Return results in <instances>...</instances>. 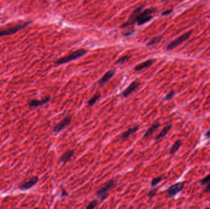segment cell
<instances>
[{"label":"cell","mask_w":210,"mask_h":209,"mask_svg":"<svg viewBox=\"0 0 210 209\" xmlns=\"http://www.w3.org/2000/svg\"><path fill=\"white\" fill-rule=\"evenodd\" d=\"M144 6V4H141L136 8L131 14L128 21L124 23L121 26V28L130 27L135 23H137L138 25H142L149 21L153 18V14L156 11V9L148 8L143 10Z\"/></svg>","instance_id":"cell-1"},{"label":"cell","mask_w":210,"mask_h":209,"mask_svg":"<svg viewBox=\"0 0 210 209\" xmlns=\"http://www.w3.org/2000/svg\"><path fill=\"white\" fill-rule=\"evenodd\" d=\"M87 52V50L84 49V48H80L78 49L72 53H71L70 54H69L67 56H65L63 57H61L60 58H59L56 62L55 63L58 65H60V64H63L65 63H67L68 62L72 61L73 60H77L79 58L84 56L86 53Z\"/></svg>","instance_id":"cell-2"},{"label":"cell","mask_w":210,"mask_h":209,"mask_svg":"<svg viewBox=\"0 0 210 209\" xmlns=\"http://www.w3.org/2000/svg\"><path fill=\"white\" fill-rule=\"evenodd\" d=\"M115 184L116 181L114 180H111L97 191L95 195L100 199V203H103L109 196L108 192L115 186Z\"/></svg>","instance_id":"cell-3"},{"label":"cell","mask_w":210,"mask_h":209,"mask_svg":"<svg viewBox=\"0 0 210 209\" xmlns=\"http://www.w3.org/2000/svg\"><path fill=\"white\" fill-rule=\"evenodd\" d=\"M30 22L26 21V22H23L22 23H19L14 26L7 28L6 29H4L2 31H0V37L2 36H9L11 34H14L18 32L19 30L26 27Z\"/></svg>","instance_id":"cell-4"},{"label":"cell","mask_w":210,"mask_h":209,"mask_svg":"<svg viewBox=\"0 0 210 209\" xmlns=\"http://www.w3.org/2000/svg\"><path fill=\"white\" fill-rule=\"evenodd\" d=\"M184 187V182H181L175 184L174 185L169 187L166 190V193L168 198H173L177 195L180 192L183 190Z\"/></svg>","instance_id":"cell-5"},{"label":"cell","mask_w":210,"mask_h":209,"mask_svg":"<svg viewBox=\"0 0 210 209\" xmlns=\"http://www.w3.org/2000/svg\"><path fill=\"white\" fill-rule=\"evenodd\" d=\"M192 34V31H189L184 34H183V35H181V36L178 37V38H176L175 40H174L173 41H172V42H170L167 46V50H173V48H175V47H176L177 46H178L179 45H180L181 44H182L183 42H184V41H186L191 35Z\"/></svg>","instance_id":"cell-6"},{"label":"cell","mask_w":210,"mask_h":209,"mask_svg":"<svg viewBox=\"0 0 210 209\" xmlns=\"http://www.w3.org/2000/svg\"><path fill=\"white\" fill-rule=\"evenodd\" d=\"M72 117L71 115H68L67 117H65L58 124H57L53 130L54 133H59L64 130L66 127L69 126L71 122Z\"/></svg>","instance_id":"cell-7"},{"label":"cell","mask_w":210,"mask_h":209,"mask_svg":"<svg viewBox=\"0 0 210 209\" xmlns=\"http://www.w3.org/2000/svg\"><path fill=\"white\" fill-rule=\"evenodd\" d=\"M140 85V83L137 82V81H134V82H132L129 85V87L123 91V93H122L123 97L125 98H127L133 91L136 90Z\"/></svg>","instance_id":"cell-8"},{"label":"cell","mask_w":210,"mask_h":209,"mask_svg":"<svg viewBox=\"0 0 210 209\" xmlns=\"http://www.w3.org/2000/svg\"><path fill=\"white\" fill-rule=\"evenodd\" d=\"M39 181V177L37 176L33 177L32 178H31L28 181L26 182L25 183L23 184L21 186L19 187L20 190H28L31 188H32L33 187H34Z\"/></svg>","instance_id":"cell-9"},{"label":"cell","mask_w":210,"mask_h":209,"mask_svg":"<svg viewBox=\"0 0 210 209\" xmlns=\"http://www.w3.org/2000/svg\"><path fill=\"white\" fill-rule=\"evenodd\" d=\"M51 99L50 97H47L41 100H38V99H32L28 103V106L31 108H34V107H38L39 106H42L46 103H47Z\"/></svg>","instance_id":"cell-10"},{"label":"cell","mask_w":210,"mask_h":209,"mask_svg":"<svg viewBox=\"0 0 210 209\" xmlns=\"http://www.w3.org/2000/svg\"><path fill=\"white\" fill-rule=\"evenodd\" d=\"M156 61V59H149V60H148L146 61L141 63L138 64V65H137L135 67L134 69H135V71H141V70H143L144 69L148 68L149 67L152 66L153 64V63Z\"/></svg>","instance_id":"cell-11"},{"label":"cell","mask_w":210,"mask_h":209,"mask_svg":"<svg viewBox=\"0 0 210 209\" xmlns=\"http://www.w3.org/2000/svg\"><path fill=\"white\" fill-rule=\"evenodd\" d=\"M114 70H109L107 72H106L104 75L101 77V79L98 81V84L100 86H103L105 83H106L115 74Z\"/></svg>","instance_id":"cell-12"},{"label":"cell","mask_w":210,"mask_h":209,"mask_svg":"<svg viewBox=\"0 0 210 209\" xmlns=\"http://www.w3.org/2000/svg\"><path fill=\"white\" fill-rule=\"evenodd\" d=\"M140 126L138 125H137L134 127H132L131 128H129L127 131L123 133L121 136V140L122 141H125V140H127L131 135L135 133H136L138 130H139Z\"/></svg>","instance_id":"cell-13"},{"label":"cell","mask_w":210,"mask_h":209,"mask_svg":"<svg viewBox=\"0 0 210 209\" xmlns=\"http://www.w3.org/2000/svg\"><path fill=\"white\" fill-rule=\"evenodd\" d=\"M74 153L75 152L74 150H69L62 155L60 158V161L63 163H66L71 160V158L74 156Z\"/></svg>","instance_id":"cell-14"},{"label":"cell","mask_w":210,"mask_h":209,"mask_svg":"<svg viewBox=\"0 0 210 209\" xmlns=\"http://www.w3.org/2000/svg\"><path fill=\"white\" fill-rule=\"evenodd\" d=\"M160 126V123L159 122H156L155 123H154L146 132V133L144 135V137L145 138H147L148 137H149L150 136H151L159 127Z\"/></svg>","instance_id":"cell-15"},{"label":"cell","mask_w":210,"mask_h":209,"mask_svg":"<svg viewBox=\"0 0 210 209\" xmlns=\"http://www.w3.org/2000/svg\"><path fill=\"white\" fill-rule=\"evenodd\" d=\"M172 128V125H169L165 126L162 130V131L155 137V138H154L155 140H159V139H162L164 137H165L168 134V133L169 132V131L171 130Z\"/></svg>","instance_id":"cell-16"},{"label":"cell","mask_w":210,"mask_h":209,"mask_svg":"<svg viewBox=\"0 0 210 209\" xmlns=\"http://www.w3.org/2000/svg\"><path fill=\"white\" fill-rule=\"evenodd\" d=\"M101 97V94L99 93V92H97L90 99L87 103V105L89 107H92L93 106L98 100Z\"/></svg>","instance_id":"cell-17"},{"label":"cell","mask_w":210,"mask_h":209,"mask_svg":"<svg viewBox=\"0 0 210 209\" xmlns=\"http://www.w3.org/2000/svg\"><path fill=\"white\" fill-rule=\"evenodd\" d=\"M182 145V141L181 140H178L176 141L174 144L173 145V146L172 147V148L170 149V153L171 155H173V154H175L180 148V147Z\"/></svg>","instance_id":"cell-18"},{"label":"cell","mask_w":210,"mask_h":209,"mask_svg":"<svg viewBox=\"0 0 210 209\" xmlns=\"http://www.w3.org/2000/svg\"><path fill=\"white\" fill-rule=\"evenodd\" d=\"M132 55L130 54L124 55L123 56H122L121 58H120L119 60H117V61L116 62V64H124L125 63H127V61H129V60L130 59Z\"/></svg>","instance_id":"cell-19"},{"label":"cell","mask_w":210,"mask_h":209,"mask_svg":"<svg viewBox=\"0 0 210 209\" xmlns=\"http://www.w3.org/2000/svg\"><path fill=\"white\" fill-rule=\"evenodd\" d=\"M162 39V37L161 36H156L154 37H153V39H151L148 43H147V45L148 46H151L153 45H155L157 43H159Z\"/></svg>","instance_id":"cell-20"},{"label":"cell","mask_w":210,"mask_h":209,"mask_svg":"<svg viewBox=\"0 0 210 209\" xmlns=\"http://www.w3.org/2000/svg\"><path fill=\"white\" fill-rule=\"evenodd\" d=\"M162 180V176H159V177H156V178H154L153 179L151 182V185L153 187H156L157 185H158Z\"/></svg>","instance_id":"cell-21"},{"label":"cell","mask_w":210,"mask_h":209,"mask_svg":"<svg viewBox=\"0 0 210 209\" xmlns=\"http://www.w3.org/2000/svg\"><path fill=\"white\" fill-rule=\"evenodd\" d=\"M158 190H159L158 188H156L152 189L151 190H150L148 192V196L149 198V199H152L153 198H154L156 195V194H157V193L158 192Z\"/></svg>","instance_id":"cell-22"},{"label":"cell","mask_w":210,"mask_h":209,"mask_svg":"<svg viewBox=\"0 0 210 209\" xmlns=\"http://www.w3.org/2000/svg\"><path fill=\"white\" fill-rule=\"evenodd\" d=\"M210 182V174H208L207 176H206L205 177H204V179H202L200 182V184L202 185H207V184H208Z\"/></svg>","instance_id":"cell-23"},{"label":"cell","mask_w":210,"mask_h":209,"mask_svg":"<svg viewBox=\"0 0 210 209\" xmlns=\"http://www.w3.org/2000/svg\"><path fill=\"white\" fill-rule=\"evenodd\" d=\"M175 92L174 91H170L169 93H168L164 98V100L165 101H170L172 99H173V98L174 97V96L175 95Z\"/></svg>","instance_id":"cell-24"},{"label":"cell","mask_w":210,"mask_h":209,"mask_svg":"<svg viewBox=\"0 0 210 209\" xmlns=\"http://www.w3.org/2000/svg\"><path fill=\"white\" fill-rule=\"evenodd\" d=\"M97 205H98V201L93 200L89 203V204L86 207V209H94Z\"/></svg>","instance_id":"cell-25"},{"label":"cell","mask_w":210,"mask_h":209,"mask_svg":"<svg viewBox=\"0 0 210 209\" xmlns=\"http://www.w3.org/2000/svg\"><path fill=\"white\" fill-rule=\"evenodd\" d=\"M204 193H209L210 192V182L207 184V186L205 187V188L204 189Z\"/></svg>","instance_id":"cell-26"},{"label":"cell","mask_w":210,"mask_h":209,"mask_svg":"<svg viewBox=\"0 0 210 209\" xmlns=\"http://www.w3.org/2000/svg\"><path fill=\"white\" fill-rule=\"evenodd\" d=\"M68 193L65 190H63L61 191V196L62 197H65V196H68Z\"/></svg>","instance_id":"cell-27"},{"label":"cell","mask_w":210,"mask_h":209,"mask_svg":"<svg viewBox=\"0 0 210 209\" xmlns=\"http://www.w3.org/2000/svg\"><path fill=\"white\" fill-rule=\"evenodd\" d=\"M172 11H173V9H169V10H165V12H164L162 14V15H168V14H170V13H172Z\"/></svg>","instance_id":"cell-28"},{"label":"cell","mask_w":210,"mask_h":209,"mask_svg":"<svg viewBox=\"0 0 210 209\" xmlns=\"http://www.w3.org/2000/svg\"><path fill=\"white\" fill-rule=\"evenodd\" d=\"M205 137L207 138V139H210V130H209L205 134Z\"/></svg>","instance_id":"cell-29"}]
</instances>
